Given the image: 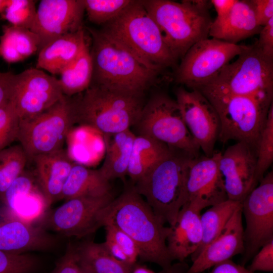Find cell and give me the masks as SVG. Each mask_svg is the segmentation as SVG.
I'll use <instances>...</instances> for the list:
<instances>
[{"instance_id": "obj_19", "label": "cell", "mask_w": 273, "mask_h": 273, "mask_svg": "<svg viewBox=\"0 0 273 273\" xmlns=\"http://www.w3.org/2000/svg\"><path fill=\"white\" fill-rule=\"evenodd\" d=\"M241 204L217 237L193 260L185 273H201L244 252V230Z\"/></svg>"}, {"instance_id": "obj_44", "label": "cell", "mask_w": 273, "mask_h": 273, "mask_svg": "<svg viewBox=\"0 0 273 273\" xmlns=\"http://www.w3.org/2000/svg\"><path fill=\"white\" fill-rule=\"evenodd\" d=\"M209 273H255L243 265L237 264L232 260H228L212 267Z\"/></svg>"}, {"instance_id": "obj_24", "label": "cell", "mask_w": 273, "mask_h": 273, "mask_svg": "<svg viewBox=\"0 0 273 273\" xmlns=\"http://www.w3.org/2000/svg\"><path fill=\"white\" fill-rule=\"evenodd\" d=\"M262 27L256 20L251 0H237L229 15L220 21H214L209 36L231 43L259 34Z\"/></svg>"}, {"instance_id": "obj_1", "label": "cell", "mask_w": 273, "mask_h": 273, "mask_svg": "<svg viewBox=\"0 0 273 273\" xmlns=\"http://www.w3.org/2000/svg\"><path fill=\"white\" fill-rule=\"evenodd\" d=\"M101 226L111 224L129 236L137 245L139 257L170 273L173 261L167 246L169 226L154 213L133 187L113 199L102 211Z\"/></svg>"}, {"instance_id": "obj_21", "label": "cell", "mask_w": 273, "mask_h": 273, "mask_svg": "<svg viewBox=\"0 0 273 273\" xmlns=\"http://www.w3.org/2000/svg\"><path fill=\"white\" fill-rule=\"evenodd\" d=\"M2 202L13 216L34 224L50 208L35 176L24 171L8 188Z\"/></svg>"}, {"instance_id": "obj_4", "label": "cell", "mask_w": 273, "mask_h": 273, "mask_svg": "<svg viewBox=\"0 0 273 273\" xmlns=\"http://www.w3.org/2000/svg\"><path fill=\"white\" fill-rule=\"evenodd\" d=\"M101 31L154 70L161 71L176 61L142 1H133Z\"/></svg>"}, {"instance_id": "obj_34", "label": "cell", "mask_w": 273, "mask_h": 273, "mask_svg": "<svg viewBox=\"0 0 273 273\" xmlns=\"http://www.w3.org/2000/svg\"><path fill=\"white\" fill-rule=\"evenodd\" d=\"M104 227L106 240L104 243L107 249L118 260L134 266L139 257V250L133 240L113 225L106 224Z\"/></svg>"}, {"instance_id": "obj_46", "label": "cell", "mask_w": 273, "mask_h": 273, "mask_svg": "<svg viewBox=\"0 0 273 273\" xmlns=\"http://www.w3.org/2000/svg\"><path fill=\"white\" fill-rule=\"evenodd\" d=\"M13 75L11 72H0V106L9 99Z\"/></svg>"}, {"instance_id": "obj_41", "label": "cell", "mask_w": 273, "mask_h": 273, "mask_svg": "<svg viewBox=\"0 0 273 273\" xmlns=\"http://www.w3.org/2000/svg\"><path fill=\"white\" fill-rule=\"evenodd\" d=\"M52 273H80L75 246L69 244L64 255L57 262Z\"/></svg>"}, {"instance_id": "obj_37", "label": "cell", "mask_w": 273, "mask_h": 273, "mask_svg": "<svg viewBox=\"0 0 273 273\" xmlns=\"http://www.w3.org/2000/svg\"><path fill=\"white\" fill-rule=\"evenodd\" d=\"M35 1L8 0L3 18L12 25L30 29L34 21Z\"/></svg>"}, {"instance_id": "obj_13", "label": "cell", "mask_w": 273, "mask_h": 273, "mask_svg": "<svg viewBox=\"0 0 273 273\" xmlns=\"http://www.w3.org/2000/svg\"><path fill=\"white\" fill-rule=\"evenodd\" d=\"M246 220L242 263L273 239V172H268L241 202Z\"/></svg>"}, {"instance_id": "obj_15", "label": "cell", "mask_w": 273, "mask_h": 273, "mask_svg": "<svg viewBox=\"0 0 273 273\" xmlns=\"http://www.w3.org/2000/svg\"><path fill=\"white\" fill-rule=\"evenodd\" d=\"M175 95V100L189 132L205 155L211 156L215 152L220 128L215 109L198 90L179 87Z\"/></svg>"}, {"instance_id": "obj_35", "label": "cell", "mask_w": 273, "mask_h": 273, "mask_svg": "<svg viewBox=\"0 0 273 273\" xmlns=\"http://www.w3.org/2000/svg\"><path fill=\"white\" fill-rule=\"evenodd\" d=\"M132 0H83L88 20L95 24L104 25L127 8Z\"/></svg>"}, {"instance_id": "obj_43", "label": "cell", "mask_w": 273, "mask_h": 273, "mask_svg": "<svg viewBox=\"0 0 273 273\" xmlns=\"http://www.w3.org/2000/svg\"><path fill=\"white\" fill-rule=\"evenodd\" d=\"M258 24L262 27L273 18L272 0H251Z\"/></svg>"}, {"instance_id": "obj_51", "label": "cell", "mask_w": 273, "mask_h": 273, "mask_svg": "<svg viewBox=\"0 0 273 273\" xmlns=\"http://www.w3.org/2000/svg\"><path fill=\"white\" fill-rule=\"evenodd\" d=\"M7 146L3 138L0 135V150L7 147Z\"/></svg>"}, {"instance_id": "obj_30", "label": "cell", "mask_w": 273, "mask_h": 273, "mask_svg": "<svg viewBox=\"0 0 273 273\" xmlns=\"http://www.w3.org/2000/svg\"><path fill=\"white\" fill-rule=\"evenodd\" d=\"M79 261L94 273H131L133 266L115 257L104 243L86 241L75 246Z\"/></svg>"}, {"instance_id": "obj_7", "label": "cell", "mask_w": 273, "mask_h": 273, "mask_svg": "<svg viewBox=\"0 0 273 273\" xmlns=\"http://www.w3.org/2000/svg\"><path fill=\"white\" fill-rule=\"evenodd\" d=\"M212 80L197 89L205 96H248L272 102L273 59L254 43Z\"/></svg>"}, {"instance_id": "obj_2", "label": "cell", "mask_w": 273, "mask_h": 273, "mask_svg": "<svg viewBox=\"0 0 273 273\" xmlns=\"http://www.w3.org/2000/svg\"><path fill=\"white\" fill-rule=\"evenodd\" d=\"M143 96L91 84L72 97L75 123L106 135L129 129L137 122L144 106Z\"/></svg>"}, {"instance_id": "obj_23", "label": "cell", "mask_w": 273, "mask_h": 273, "mask_svg": "<svg viewBox=\"0 0 273 273\" xmlns=\"http://www.w3.org/2000/svg\"><path fill=\"white\" fill-rule=\"evenodd\" d=\"M200 216V211L186 203L175 224L169 226L166 243L172 260L182 262L198 249L202 239Z\"/></svg>"}, {"instance_id": "obj_3", "label": "cell", "mask_w": 273, "mask_h": 273, "mask_svg": "<svg viewBox=\"0 0 273 273\" xmlns=\"http://www.w3.org/2000/svg\"><path fill=\"white\" fill-rule=\"evenodd\" d=\"M92 39L91 84L134 93L144 94L160 71L148 66L129 50L101 30L88 28Z\"/></svg>"}, {"instance_id": "obj_16", "label": "cell", "mask_w": 273, "mask_h": 273, "mask_svg": "<svg viewBox=\"0 0 273 273\" xmlns=\"http://www.w3.org/2000/svg\"><path fill=\"white\" fill-rule=\"evenodd\" d=\"M84 12L83 0L40 1L30 29L38 38L39 51L52 40L83 28Z\"/></svg>"}, {"instance_id": "obj_26", "label": "cell", "mask_w": 273, "mask_h": 273, "mask_svg": "<svg viewBox=\"0 0 273 273\" xmlns=\"http://www.w3.org/2000/svg\"><path fill=\"white\" fill-rule=\"evenodd\" d=\"M109 181L99 169L74 163L64 185L61 200L88 197H102L112 195Z\"/></svg>"}, {"instance_id": "obj_32", "label": "cell", "mask_w": 273, "mask_h": 273, "mask_svg": "<svg viewBox=\"0 0 273 273\" xmlns=\"http://www.w3.org/2000/svg\"><path fill=\"white\" fill-rule=\"evenodd\" d=\"M241 202L227 200L211 206L200 216L202 239L200 245L192 255V260L220 234Z\"/></svg>"}, {"instance_id": "obj_28", "label": "cell", "mask_w": 273, "mask_h": 273, "mask_svg": "<svg viewBox=\"0 0 273 273\" xmlns=\"http://www.w3.org/2000/svg\"><path fill=\"white\" fill-rule=\"evenodd\" d=\"M106 147L104 160L99 169L110 180L127 175L132 145L135 134L130 129L112 135Z\"/></svg>"}, {"instance_id": "obj_20", "label": "cell", "mask_w": 273, "mask_h": 273, "mask_svg": "<svg viewBox=\"0 0 273 273\" xmlns=\"http://www.w3.org/2000/svg\"><path fill=\"white\" fill-rule=\"evenodd\" d=\"M57 242L41 227L18 219L6 210L0 216V251L23 254L51 250Z\"/></svg>"}, {"instance_id": "obj_45", "label": "cell", "mask_w": 273, "mask_h": 273, "mask_svg": "<svg viewBox=\"0 0 273 273\" xmlns=\"http://www.w3.org/2000/svg\"><path fill=\"white\" fill-rule=\"evenodd\" d=\"M237 0H211L210 3L214 7L217 16L215 21H220L226 18L231 12Z\"/></svg>"}, {"instance_id": "obj_48", "label": "cell", "mask_w": 273, "mask_h": 273, "mask_svg": "<svg viewBox=\"0 0 273 273\" xmlns=\"http://www.w3.org/2000/svg\"><path fill=\"white\" fill-rule=\"evenodd\" d=\"M186 271L181 264H176L172 265L170 273H185Z\"/></svg>"}, {"instance_id": "obj_10", "label": "cell", "mask_w": 273, "mask_h": 273, "mask_svg": "<svg viewBox=\"0 0 273 273\" xmlns=\"http://www.w3.org/2000/svg\"><path fill=\"white\" fill-rule=\"evenodd\" d=\"M138 135H145L194 157L199 156L200 148L184 121L176 101L159 93L145 103L134 125Z\"/></svg>"}, {"instance_id": "obj_36", "label": "cell", "mask_w": 273, "mask_h": 273, "mask_svg": "<svg viewBox=\"0 0 273 273\" xmlns=\"http://www.w3.org/2000/svg\"><path fill=\"white\" fill-rule=\"evenodd\" d=\"M256 177L257 182L273 162V103L268 110L265 124L261 132L256 148Z\"/></svg>"}, {"instance_id": "obj_25", "label": "cell", "mask_w": 273, "mask_h": 273, "mask_svg": "<svg viewBox=\"0 0 273 273\" xmlns=\"http://www.w3.org/2000/svg\"><path fill=\"white\" fill-rule=\"evenodd\" d=\"M87 43L83 27L60 36L38 52L36 68L53 75H60L77 58Z\"/></svg>"}, {"instance_id": "obj_12", "label": "cell", "mask_w": 273, "mask_h": 273, "mask_svg": "<svg viewBox=\"0 0 273 273\" xmlns=\"http://www.w3.org/2000/svg\"><path fill=\"white\" fill-rule=\"evenodd\" d=\"M113 199L111 195L66 200L60 206L49 210L37 225L66 237L87 236L101 227V212Z\"/></svg>"}, {"instance_id": "obj_33", "label": "cell", "mask_w": 273, "mask_h": 273, "mask_svg": "<svg viewBox=\"0 0 273 273\" xmlns=\"http://www.w3.org/2000/svg\"><path fill=\"white\" fill-rule=\"evenodd\" d=\"M27 156L20 145L0 150V200L13 182L24 171Z\"/></svg>"}, {"instance_id": "obj_47", "label": "cell", "mask_w": 273, "mask_h": 273, "mask_svg": "<svg viewBox=\"0 0 273 273\" xmlns=\"http://www.w3.org/2000/svg\"><path fill=\"white\" fill-rule=\"evenodd\" d=\"M131 273H155L153 270L143 266H133Z\"/></svg>"}, {"instance_id": "obj_31", "label": "cell", "mask_w": 273, "mask_h": 273, "mask_svg": "<svg viewBox=\"0 0 273 273\" xmlns=\"http://www.w3.org/2000/svg\"><path fill=\"white\" fill-rule=\"evenodd\" d=\"M93 71L88 43L77 58L60 74L58 80L63 95L71 97L85 91L91 84Z\"/></svg>"}, {"instance_id": "obj_8", "label": "cell", "mask_w": 273, "mask_h": 273, "mask_svg": "<svg viewBox=\"0 0 273 273\" xmlns=\"http://www.w3.org/2000/svg\"><path fill=\"white\" fill-rule=\"evenodd\" d=\"M75 123L72 97L63 95L52 107L30 118L20 120L17 140L28 160L63 149Z\"/></svg>"}, {"instance_id": "obj_5", "label": "cell", "mask_w": 273, "mask_h": 273, "mask_svg": "<svg viewBox=\"0 0 273 273\" xmlns=\"http://www.w3.org/2000/svg\"><path fill=\"white\" fill-rule=\"evenodd\" d=\"M158 26L163 38L177 59L196 42L207 38L212 21L210 1H142Z\"/></svg>"}, {"instance_id": "obj_22", "label": "cell", "mask_w": 273, "mask_h": 273, "mask_svg": "<svg viewBox=\"0 0 273 273\" xmlns=\"http://www.w3.org/2000/svg\"><path fill=\"white\" fill-rule=\"evenodd\" d=\"M32 160L34 176L50 207L61 200L64 185L75 162L63 149L37 156Z\"/></svg>"}, {"instance_id": "obj_40", "label": "cell", "mask_w": 273, "mask_h": 273, "mask_svg": "<svg viewBox=\"0 0 273 273\" xmlns=\"http://www.w3.org/2000/svg\"><path fill=\"white\" fill-rule=\"evenodd\" d=\"M247 268L253 272L256 271H273V239L258 250Z\"/></svg>"}, {"instance_id": "obj_6", "label": "cell", "mask_w": 273, "mask_h": 273, "mask_svg": "<svg viewBox=\"0 0 273 273\" xmlns=\"http://www.w3.org/2000/svg\"><path fill=\"white\" fill-rule=\"evenodd\" d=\"M196 157L172 148L133 186L144 197L154 213L165 224L173 225L187 201L186 186L190 167Z\"/></svg>"}, {"instance_id": "obj_14", "label": "cell", "mask_w": 273, "mask_h": 273, "mask_svg": "<svg viewBox=\"0 0 273 273\" xmlns=\"http://www.w3.org/2000/svg\"><path fill=\"white\" fill-rule=\"evenodd\" d=\"M63 96L58 79L41 69L32 68L13 75L9 100L20 120L42 113Z\"/></svg>"}, {"instance_id": "obj_29", "label": "cell", "mask_w": 273, "mask_h": 273, "mask_svg": "<svg viewBox=\"0 0 273 273\" xmlns=\"http://www.w3.org/2000/svg\"><path fill=\"white\" fill-rule=\"evenodd\" d=\"M37 35L29 29L12 25L3 27L0 56L8 63L22 61L39 51Z\"/></svg>"}, {"instance_id": "obj_27", "label": "cell", "mask_w": 273, "mask_h": 273, "mask_svg": "<svg viewBox=\"0 0 273 273\" xmlns=\"http://www.w3.org/2000/svg\"><path fill=\"white\" fill-rule=\"evenodd\" d=\"M172 148L151 138L135 135L127 175L134 183L143 177Z\"/></svg>"}, {"instance_id": "obj_50", "label": "cell", "mask_w": 273, "mask_h": 273, "mask_svg": "<svg viewBox=\"0 0 273 273\" xmlns=\"http://www.w3.org/2000/svg\"><path fill=\"white\" fill-rule=\"evenodd\" d=\"M8 0H0V13L3 12L7 5Z\"/></svg>"}, {"instance_id": "obj_38", "label": "cell", "mask_w": 273, "mask_h": 273, "mask_svg": "<svg viewBox=\"0 0 273 273\" xmlns=\"http://www.w3.org/2000/svg\"><path fill=\"white\" fill-rule=\"evenodd\" d=\"M41 264L39 258L31 253L0 251V273H35Z\"/></svg>"}, {"instance_id": "obj_17", "label": "cell", "mask_w": 273, "mask_h": 273, "mask_svg": "<svg viewBox=\"0 0 273 273\" xmlns=\"http://www.w3.org/2000/svg\"><path fill=\"white\" fill-rule=\"evenodd\" d=\"M256 149L237 142L221 153L218 168L229 200L242 202L256 187Z\"/></svg>"}, {"instance_id": "obj_49", "label": "cell", "mask_w": 273, "mask_h": 273, "mask_svg": "<svg viewBox=\"0 0 273 273\" xmlns=\"http://www.w3.org/2000/svg\"><path fill=\"white\" fill-rule=\"evenodd\" d=\"M79 261V260H78ZM80 273H94L88 266L79 261Z\"/></svg>"}, {"instance_id": "obj_9", "label": "cell", "mask_w": 273, "mask_h": 273, "mask_svg": "<svg viewBox=\"0 0 273 273\" xmlns=\"http://www.w3.org/2000/svg\"><path fill=\"white\" fill-rule=\"evenodd\" d=\"M206 97V96H205ZM220 121L218 140L244 142L256 150L272 102L248 96H207Z\"/></svg>"}, {"instance_id": "obj_11", "label": "cell", "mask_w": 273, "mask_h": 273, "mask_svg": "<svg viewBox=\"0 0 273 273\" xmlns=\"http://www.w3.org/2000/svg\"><path fill=\"white\" fill-rule=\"evenodd\" d=\"M247 47L213 38L201 40L182 57L176 71L175 80L191 89H197L215 77Z\"/></svg>"}, {"instance_id": "obj_18", "label": "cell", "mask_w": 273, "mask_h": 273, "mask_svg": "<svg viewBox=\"0 0 273 273\" xmlns=\"http://www.w3.org/2000/svg\"><path fill=\"white\" fill-rule=\"evenodd\" d=\"M221 153L215 151L210 156H199L192 160L187 181L186 203L198 211L228 200L218 168Z\"/></svg>"}, {"instance_id": "obj_42", "label": "cell", "mask_w": 273, "mask_h": 273, "mask_svg": "<svg viewBox=\"0 0 273 273\" xmlns=\"http://www.w3.org/2000/svg\"><path fill=\"white\" fill-rule=\"evenodd\" d=\"M259 34L255 43L264 56L273 59V18L262 26Z\"/></svg>"}, {"instance_id": "obj_39", "label": "cell", "mask_w": 273, "mask_h": 273, "mask_svg": "<svg viewBox=\"0 0 273 273\" xmlns=\"http://www.w3.org/2000/svg\"><path fill=\"white\" fill-rule=\"evenodd\" d=\"M20 119L8 100L0 106V135L7 146L17 139Z\"/></svg>"}]
</instances>
